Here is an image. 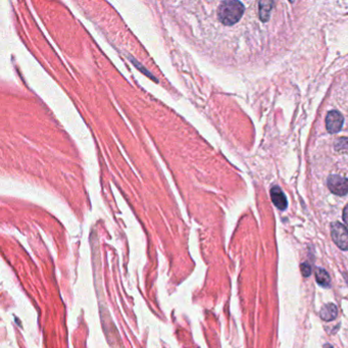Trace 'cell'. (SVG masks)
I'll list each match as a JSON object with an SVG mask.
<instances>
[{"mask_svg":"<svg viewBox=\"0 0 348 348\" xmlns=\"http://www.w3.org/2000/svg\"><path fill=\"white\" fill-rule=\"evenodd\" d=\"M245 7L242 2L230 0V1H221L216 3L215 15L216 19L223 26L230 27L237 24L241 19Z\"/></svg>","mask_w":348,"mask_h":348,"instance_id":"cell-1","label":"cell"},{"mask_svg":"<svg viewBox=\"0 0 348 348\" xmlns=\"http://www.w3.org/2000/svg\"><path fill=\"white\" fill-rule=\"evenodd\" d=\"M331 236L335 244L342 250H348V229L341 223L335 222L331 226Z\"/></svg>","mask_w":348,"mask_h":348,"instance_id":"cell-2","label":"cell"},{"mask_svg":"<svg viewBox=\"0 0 348 348\" xmlns=\"http://www.w3.org/2000/svg\"><path fill=\"white\" fill-rule=\"evenodd\" d=\"M328 187L332 193L344 196L348 192V179L339 175H332L328 178Z\"/></svg>","mask_w":348,"mask_h":348,"instance_id":"cell-3","label":"cell"},{"mask_svg":"<svg viewBox=\"0 0 348 348\" xmlns=\"http://www.w3.org/2000/svg\"><path fill=\"white\" fill-rule=\"evenodd\" d=\"M344 123L343 116L337 111H332L326 118V127L330 133H338Z\"/></svg>","mask_w":348,"mask_h":348,"instance_id":"cell-4","label":"cell"},{"mask_svg":"<svg viewBox=\"0 0 348 348\" xmlns=\"http://www.w3.org/2000/svg\"><path fill=\"white\" fill-rule=\"evenodd\" d=\"M271 196L274 204L281 210H284L287 208L288 201L285 196V194L282 192L280 187L275 186L271 189Z\"/></svg>","mask_w":348,"mask_h":348,"instance_id":"cell-5","label":"cell"},{"mask_svg":"<svg viewBox=\"0 0 348 348\" xmlns=\"http://www.w3.org/2000/svg\"><path fill=\"white\" fill-rule=\"evenodd\" d=\"M321 319L325 322L334 321L338 316V310L334 303H328L322 308L320 312Z\"/></svg>","mask_w":348,"mask_h":348,"instance_id":"cell-6","label":"cell"},{"mask_svg":"<svg viewBox=\"0 0 348 348\" xmlns=\"http://www.w3.org/2000/svg\"><path fill=\"white\" fill-rule=\"evenodd\" d=\"M316 279H317V282L319 283V284L323 287L329 288L331 286L330 276H329L328 272L324 269H321V268L316 269Z\"/></svg>","mask_w":348,"mask_h":348,"instance_id":"cell-7","label":"cell"},{"mask_svg":"<svg viewBox=\"0 0 348 348\" xmlns=\"http://www.w3.org/2000/svg\"><path fill=\"white\" fill-rule=\"evenodd\" d=\"M336 150L342 151V152H348V139L347 138H341L335 143Z\"/></svg>","mask_w":348,"mask_h":348,"instance_id":"cell-8","label":"cell"},{"mask_svg":"<svg viewBox=\"0 0 348 348\" xmlns=\"http://www.w3.org/2000/svg\"><path fill=\"white\" fill-rule=\"evenodd\" d=\"M300 270H301V273L304 277H310L312 275V267L308 263L301 264Z\"/></svg>","mask_w":348,"mask_h":348,"instance_id":"cell-9","label":"cell"},{"mask_svg":"<svg viewBox=\"0 0 348 348\" xmlns=\"http://www.w3.org/2000/svg\"><path fill=\"white\" fill-rule=\"evenodd\" d=\"M343 221L345 222L346 225H348V204L345 206L343 210Z\"/></svg>","mask_w":348,"mask_h":348,"instance_id":"cell-10","label":"cell"},{"mask_svg":"<svg viewBox=\"0 0 348 348\" xmlns=\"http://www.w3.org/2000/svg\"><path fill=\"white\" fill-rule=\"evenodd\" d=\"M324 348H333V346L330 345V344H325V345H324Z\"/></svg>","mask_w":348,"mask_h":348,"instance_id":"cell-11","label":"cell"}]
</instances>
